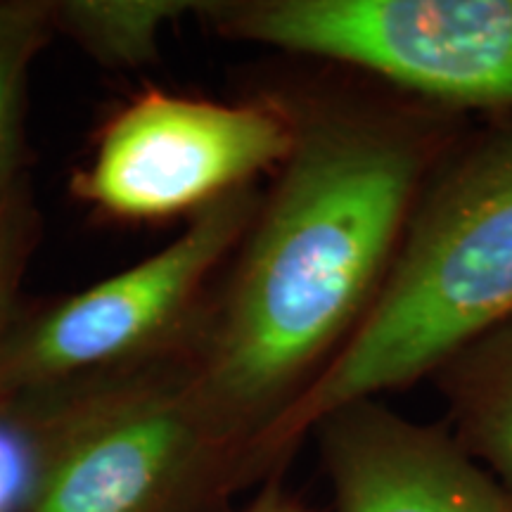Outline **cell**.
Segmentation results:
<instances>
[{
	"label": "cell",
	"instance_id": "obj_1",
	"mask_svg": "<svg viewBox=\"0 0 512 512\" xmlns=\"http://www.w3.org/2000/svg\"><path fill=\"white\" fill-rule=\"evenodd\" d=\"M318 64L268 86L294 124L185 347L197 394L249 463L380 297L420 192L470 117Z\"/></svg>",
	"mask_w": 512,
	"mask_h": 512
},
{
	"label": "cell",
	"instance_id": "obj_2",
	"mask_svg": "<svg viewBox=\"0 0 512 512\" xmlns=\"http://www.w3.org/2000/svg\"><path fill=\"white\" fill-rule=\"evenodd\" d=\"M512 316V112L467 128L420 192L380 297L302 401L254 451L256 484L330 413L430 380Z\"/></svg>",
	"mask_w": 512,
	"mask_h": 512
},
{
	"label": "cell",
	"instance_id": "obj_3",
	"mask_svg": "<svg viewBox=\"0 0 512 512\" xmlns=\"http://www.w3.org/2000/svg\"><path fill=\"white\" fill-rule=\"evenodd\" d=\"M3 413L27 451L17 512H216L247 489L242 453L197 394L185 349Z\"/></svg>",
	"mask_w": 512,
	"mask_h": 512
},
{
	"label": "cell",
	"instance_id": "obj_4",
	"mask_svg": "<svg viewBox=\"0 0 512 512\" xmlns=\"http://www.w3.org/2000/svg\"><path fill=\"white\" fill-rule=\"evenodd\" d=\"M216 36L470 117L512 112V0H200Z\"/></svg>",
	"mask_w": 512,
	"mask_h": 512
},
{
	"label": "cell",
	"instance_id": "obj_5",
	"mask_svg": "<svg viewBox=\"0 0 512 512\" xmlns=\"http://www.w3.org/2000/svg\"><path fill=\"white\" fill-rule=\"evenodd\" d=\"M264 190L247 185L190 216L183 233L88 290L19 313L0 358V413L12 403L188 347L216 280Z\"/></svg>",
	"mask_w": 512,
	"mask_h": 512
},
{
	"label": "cell",
	"instance_id": "obj_6",
	"mask_svg": "<svg viewBox=\"0 0 512 512\" xmlns=\"http://www.w3.org/2000/svg\"><path fill=\"white\" fill-rule=\"evenodd\" d=\"M292 145L290 112L268 86L240 102L147 88L105 121L72 192L114 221L190 219L273 176Z\"/></svg>",
	"mask_w": 512,
	"mask_h": 512
},
{
	"label": "cell",
	"instance_id": "obj_7",
	"mask_svg": "<svg viewBox=\"0 0 512 512\" xmlns=\"http://www.w3.org/2000/svg\"><path fill=\"white\" fill-rule=\"evenodd\" d=\"M335 512H512V498L448 430L363 399L316 425Z\"/></svg>",
	"mask_w": 512,
	"mask_h": 512
},
{
	"label": "cell",
	"instance_id": "obj_8",
	"mask_svg": "<svg viewBox=\"0 0 512 512\" xmlns=\"http://www.w3.org/2000/svg\"><path fill=\"white\" fill-rule=\"evenodd\" d=\"M453 439L512 498V316L434 370Z\"/></svg>",
	"mask_w": 512,
	"mask_h": 512
},
{
	"label": "cell",
	"instance_id": "obj_9",
	"mask_svg": "<svg viewBox=\"0 0 512 512\" xmlns=\"http://www.w3.org/2000/svg\"><path fill=\"white\" fill-rule=\"evenodd\" d=\"M192 0H53L55 31L112 72H136L157 60L171 22L197 15Z\"/></svg>",
	"mask_w": 512,
	"mask_h": 512
},
{
	"label": "cell",
	"instance_id": "obj_10",
	"mask_svg": "<svg viewBox=\"0 0 512 512\" xmlns=\"http://www.w3.org/2000/svg\"><path fill=\"white\" fill-rule=\"evenodd\" d=\"M55 34L53 0H0V192L29 176V74Z\"/></svg>",
	"mask_w": 512,
	"mask_h": 512
},
{
	"label": "cell",
	"instance_id": "obj_11",
	"mask_svg": "<svg viewBox=\"0 0 512 512\" xmlns=\"http://www.w3.org/2000/svg\"><path fill=\"white\" fill-rule=\"evenodd\" d=\"M41 209L31 178L0 192V358L22 313L24 278L41 242Z\"/></svg>",
	"mask_w": 512,
	"mask_h": 512
},
{
	"label": "cell",
	"instance_id": "obj_12",
	"mask_svg": "<svg viewBox=\"0 0 512 512\" xmlns=\"http://www.w3.org/2000/svg\"><path fill=\"white\" fill-rule=\"evenodd\" d=\"M27 477V451L17 422L0 415V512H17Z\"/></svg>",
	"mask_w": 512,
	"mask_h": 512
},
{
	"label": "cell",
	"instance_id": "obj_13",
	"mask_svg": "<svg viewBox=\"0 0 512 512\" xmlns=\"http://www.w3.org/2000/svg\"><path fill=\"white\" fill-rule=\"evenodd\" d=\"M242 512H313L304 501L283 486V475L266 479Z\"/></svg>",
	"mask_w": 512,
	"mask_h": 512
}]
</instances>
